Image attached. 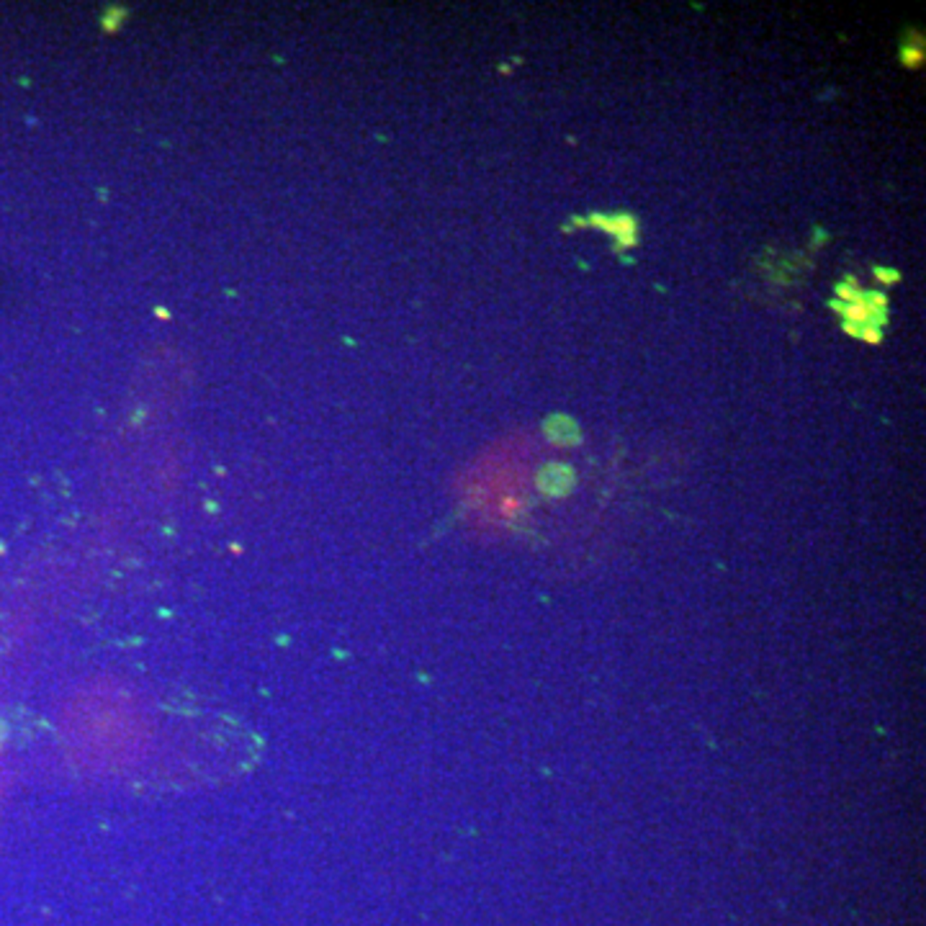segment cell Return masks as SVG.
Instances as JSON below:
<instances>
[{
	"label": "cell",
	"mask_w": 926,
	"mask_h": 926,
	"mask_svg": "<svg viewBox=\"0 0 926 926\" xmlns=\"http://www.w3.org/2000/svg\"><path fill=\"white\" fill-rule=\"evenodd\" d=\"M538 489L543 491L546 497H566L569 491L574 489L576 484V474L572 466L566 463H548L538 471Z\"/></svg>",
	"instance_id": "1"
},
{
	"label": "cell",
	"mask_w": 926,
	"mask_h": 926,
	"mask_svg": "<svg viewBox=\"0 0 926 926\" xmlns=\"http://www.w3.org/2000/svg\"><path fill=\"white\" fill-rule=\"evenodd\" d=\"M590 225L600 226L605 232H610V235H613L620 245H626V247L636 245V237H638V222L633 219L631 214H617V216L592 214Z\"/></svg>",
	"instance_id": "2"
},
{
	"label": "cell",
	"mask_w": 926,
	"mask_h": 926,
	"mask_svg": "<svg viewBox=\"0 0 926 926\" xmlns=\"http://www.w3.org/2000/svg\"><path fill=\"white\" fill-rule=\"evenodd\" d=\"M543 430L546 436L556 443V446H576L582 440V433H579V425H576L572 417L566 415H551L546 422H543Z\"/></svg>",
	"instance_id": "3"
},
{
	"label": "cell",
	"mask_w": 926,
	"mask_h": 926,
	"mask_svg": "<svg viewBox=\"0 0 926 926\" xmlns=\"http://www.w3.org/2000/svg\"><path fill=\"white\" fill-rule=\"evenodd\" d=\"M837 296H839L837 301H844V304H855V301H859L862 291L857 289L855 279H847V281L837 286Z\"/></svg>",
	"instance_id": "4"
},
{
	"label": "cell",
	"mask_w": 926,
	"mask_h": 926,
	"mask_svg": "<svg viewBox=\"0 0 926 926\" xmlns=\"http://www.w3.org/2000/svg\"><path fill=\"white\" fill-rule=\"evenodd\" d=\"M921 59H924V49L919 47H906L903 52H900V62L906 65V68H919L921 65Z\"/></svg>",
	"instance_id": "5"
},
{
	"label": "cell",
	"mask_w": 926,
	"mask_h": 926,
	"mask_svg": "<svg viewBox=\"0 0 926 926\" xmlns=\"http://www.w3.org/2000/svg\"><path fill=\"white\" fill-rule=\"evenodd\" d=\"M859 340H865V342H880L883 340V330H878V327H872V324H862L859 327Z\"/></svg>",
	"instance_id": "6"
},
{
	"label": "cell",
	"mask_w": 926,
	"mask_h": 926,
	"mask_svg": "<svg viewBox=\"0 0 926 926\" xmlns=\"http://www.w3.org/2000/svg\"><path fill=\"white\" fill-rule=\"evenodd\" d=\"M875 276L883 283H896L900 279L899 270H890V268H875Z\"/></svg>",
	"instance_id": "7"
}]
</instances>
